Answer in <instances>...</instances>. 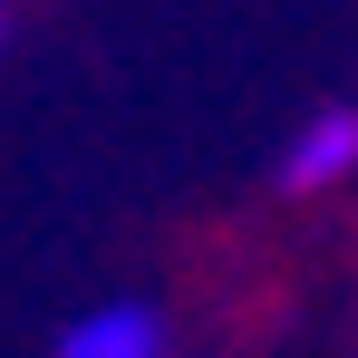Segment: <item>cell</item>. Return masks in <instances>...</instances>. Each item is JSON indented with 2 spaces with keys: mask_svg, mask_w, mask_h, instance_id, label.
<instances>
[{
  "mask_svg": "<svg viewBox=\"0 0 358 358\" xmlns=\"http://www.w3.org/2000/svg\"><path fill=\"white\" fill-rule=\"evenodd\" d=\"M358 175V107H329V117H310L291 136V155H281V184L291 194H310V184H339Z\"/></svg>",
  "mask_w": 358,
  "mask_h": 358,
  "instance_id": "obj_2",
  "label": "cell"
},
{
  "mask_svg": "<svg viewBox=\"0 0 358 358\" xmlns=\"http://www.w3.org/2000/svg\"><path fill=\"white\" fill-rule=\"evenodd\" d=\"M59 358H165V320H155L145 300H107V310L68 320Z\"/></svg>",
  "mask_w": 358,
  "mask_h": 358,
  "instance_id": "obj_1",
  "label": "cell"
}]
</instances>
